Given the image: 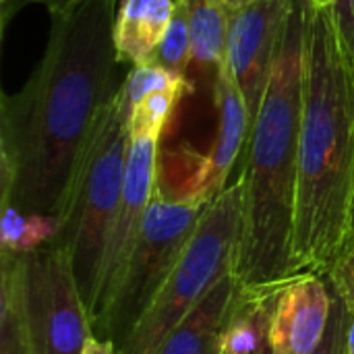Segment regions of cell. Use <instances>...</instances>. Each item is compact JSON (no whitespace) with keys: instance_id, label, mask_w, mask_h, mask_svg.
Segmentation results:
<instances>
[{"instance_id":"cb8c5ba5","label":"cell","mask_w":354,"mask_h":354,"mask_svg":"<svg viewBox=\"0 0 354 354\" xmlns=\"http://www.w3.org/2000/svg\"><path fill=\"white\" fill-rule=\"evenodd\" d=\"M85 0H35V4H44L50 12V17L54 15H64L73 8H77L79 4H83Z\"/></svg>"},{"instance_id":"f1b7e54d","label":"cell","mask_w":354,"mask_h":354,"mask_svg":"<svg viewBox=\"0 0 354 354\" xmlns=\"http://www.w3.org/2000/svg\"><path fill=\"white\" fill-rule=\"evenodd\" d=\"M307 2H311L313 6H332L334 4V0H307Z\"/></svg>"},{"instance_id":"4316f807","label":"cell","mask_w":354,"mask_h":354,"mask_svg":"<svg viewBox=\"0 0 354 354\" xmlns=\"http://www.w3.org/2000/svg\"><path fill=\"white\" fill-rule=\"evenodd\" d=\"M228 10H232V8H241V6H247V4H253V2H257V0H220Z\"/></svg>"},{"instance_id":"8992f818","label":"cell","mask_w":354,"mask_h":354,"mask_svg":"<svg viewBox=\"0 0 354 354\" xmlns=\"http://www.w3.org/2000/svg\"><path fill=\"white\" fill-rule=\"evenodd\" d=\"M203 209L205 205L168 199L160 187L156 189L133 255L104 315L93 328L95 338L112 340L116 351L129 342L131 334L187 249Z\"/></svg>"},{"instance_id":"5bb4252c","label":"cell","mask_w":354,"mask_h":354,"mask_svg":"<svg viewBox=\"0 0 354 354\" xmlns=\"http://www.w3.org/2000/svg\"><path fill=\"white\" fill-rule=\"evenodd\" d=\"M176 0H120L114 17L118 64H147L174 15Z\"/></svg>"},{"instance_id":"d6986e66","label":"cell","mask_w":354,"mask_h":354,"mask_svg":"<svg viewBox=\"0 0 354 354\" xmlns=\"http://www.w3.org/2000/svg\"><path fill=\"white\" fill-rule=\"evenodd\" d=\"M189 85V79L176 77L156 64H139L131 66L127 77L122 79L120 85V95L124 106L131 110L137 102H141L145 95L160 91V89H174V87H185Z\"/></svg>"},{"instance_id":"e0dca14e","label":"cell","mask_w":354,"mask_h":354,"mask_svg":"<svg viewBox=\"0 0 354 354\" xmlns=\"http://www.w3.org/2000/svg\"><path fill=\"white\" fill-rule=\"evenodd\" d=\"M191 62H193V37H191V25L187 19V12L183 8V4L176 0L174 4V15L172 21L158 46V50L153 52L149 64H156L176 77H185L189 79V71H191Z\"/></svg>"},{"instance_id":"2e32d148","label":"cell","mask_w":354,"mask_h":354,"mask_svg":"<svg viewBox=\"0 0 354 354\" xmlns=\"http://www.w3.org/2000/svg\"><path fill=\"white\" fill-rule=\"evenodd\" d=\"M0 354H33L23 284V253L0 249Z\"/></svg>"},{"instance_id":"30bf717a","label":"cell","mask_w":354,"mask_h":354,"mask_svg":"<svg viewBox=\"0 0 354 354\" xmlns=\"http://www.w3.org/2000/svg\"><path fill=\"white\" fill-rule=\"evenodd\" d=\"M214 102L218 110V131L212 149L199 158L193 176L187 183L183 201L207 205L212 203L226 187L230 185V172L243 160L249 135L251 120L243 95L232 79L228 62L220 68L214 85Z\"/></svg>"},{"instance_id":"ac0fdd59","label":"cell","mask_w":354,"mask_h":354,"mask_svg":"<svg viewBox=\"0 0 354 354\" xmlns=\"http://www.w3.org/2000/svg\"><path fill=\"white\" fill-rule=\"evenodd\" d=\"M189 85L174 89H160L145 95L129 110V133L131 135H149L162 137L168 118L172 116L176 104L187 93Z\"/></svg>"},{"instance_id":"44dd1931","label":"cell","mask_w":354,"mask_h":354,"mask_svg":"<svg viewBox=\"0 0 354 354\" xmlns=\"http://www.w3.org/2000/svg\"><path fill=\"white\" fill-rule=\"evenodd\" d=\"M332 290L340 297L346 311L354 315V247H348L326 276Z\"/></svg>"},{"instance_id":"83f0119b","label":"cell","mask_w":354,"mask_h":354,"mask_svg":"<svg viewBox=\"0 0 354 354\" xmlns=\"http://www.w3.org/2000/svg\"><path fill=\"white\" fill-rule=\"evenodd\" d=\"M354 247V199H353V216H351V236H348V243H346V249ZM344 249V251H346Z\"/></svg>"},{"instance_id":"5b68a950","label":"cell","mask_w":354,"mask_h":354,"mask_svg":"<svg viewBox=\"0 0 354 354\" xmlns=\"http://www.w3.org/2000/svg\"><path fill=\"white\" fill-rule=\"evenodd\" d=\"M243 212L245 185L239 176L205 205L178 263L118 354H158L187 313L226 274L236 272Z\"/></svg>"},{"instance_id":"7402d4cb","label":"cell","mask_w":354,"mask_h":354,"mask_svg":"<svg viewBox=\"0 0 354 354\" xmlns=\"http://www.w3.org/2000/svg\"><path fill=\"white\" fill-rule=\"evenodd\" d=\"M332 8V17L336 21V27L354 58V0H334Z\"/></svg>"},{"instance_id":"7a4b0ae2","label":"cell","mask_w":354,"mask_h":354,"mask_svg":"<svg viewBox=\"0 0 354 354\" xmlns=\"http://www.w3.org/2000/svg\"><path fill=\"white\" fill-rule=\"evenodd\" d=\"M292 274L328 276L346 249L354 199V58L330 6L307 2Z\"/></svg>"},{"instance_id":"3957f363","label":"cell","mask_w":354,"mask_h":354,"mask_svg":"<svg viewBox=\"0 0 354 354\" xmlns=\"http://www.w3.org/2000/svg\"><path fill=\"white\" fill-rule=\"evenodd\" d=\"M307 0H292L270 85L243 156V236L236 278L243 286L288 280L299 183V143L305 79Z\"/></svg>"},{"instance_id":"9a60e30c","label":"cell","mask_w":354,"mask_h":354,"mask_svg":"<svg viewBox=\"0 0 354 354\" xmlns=\"http://www.w3.org/2000/svg\"><path fill=\"white\" fill-rule=\"evenodd\" d=\"M187 12L193 37L191 68L203 75L207 83L216 85L220 68L226 64L228 39V8L220 0H178Z\"/></svg>"},{"instance_id":"603a6c76","label":"cell","mask_w":354,"mask_h":354,"mask_svg":"<svg viewBox=\"0 0 354 354\" xmlns=\"http://www.w3.org/2000/svg\"><path fill=\"white\" fill-rule=\"evenodd\" d=\"M27 4H35V0H0V21H2L0 25H2V29H6L10 19L19 10H23Z\"/></svg>"},{"instance_id":"d4e9b609","label":"cell","mask_w":354,"mask_h":354,"mask_svg":"<svg viewBox=\"0 0 354 354\" xmlns=\"http://www.w3.org/2000/svg\"><path fill=\"white\" fill-rule=\"evenodd\" d=\"M81 354H118L116 346L112 340H104V338H89V342L85 344Z\"/></svg>"},{"instance_id":"52a82bcc","label":"cell","mask_w":354,"mask_h":354,"mask_svg":"<svg viewBox=\"0 0 354 354\" xmlns=\"http://www.w3.org/2000/svg\"><path fill=\"white\" fill-rule=\"evenodd\" d=\"M25 311L33 354H81L93 338L68 251L54 239L23 253Z\"/></svg>"},{"instance_id":"7c38bea8","label":"cell","mask_w":354,"mask_h":354,"mask_svg":"<svg viewBox=\"0 0 354 354\" xmlns=\"http://www.w3.org/2000/svg\"><path fill=\"white\" fill-rule=\"evenodd\" d=\"M236 288V274H226L170 332L158 354H222L224 328Z\"/></svg>"},{"instance_id":"9c48e42d","label":"cell","mask_w":354,"mask_h":354,"mask_svg":"<svg viewBox=\"0 0 354 354\" xmlns=\"http://www.w3.org/2000/svg\"><path fill=\"white\" fill-rule=\"evenodd\" d=\"M158 137L149 135H131L124 164V180H122V197L116 216V226L112 232V241L106 255L102 292L97 301L95 315L91 319V330L97 326L104 315L110 297L133 255L137 245L145 212L149 201L158 189Z\"/></svg>"},{"instance_id":"484cf974","label":"cell","mask_w":354,"mask_h":354,"mask_svg":"<svg viewBox=\"0 0 354 354\" xmlns=\"http://www.w3.org/2000/svg\"><path fill=\"white\" fill-rule=\"evenodd\" d=\"M346 354H354V315L348 313V332H346Z\"/></svg>"},{"instance_id":"277c9868","label":"cell","mask_w":354,"mask_h":354,"mask_svg":"<svg viewBox=\"0 0 354 354\" xmlns=\"http://www.w3.org/2000/svg\"><path fill=\"white\" fill-rule=\"evenodd\" d=\"M129 137V108L118 89L102 112L77 168L66 205L58 220V232L52 236L68 251L89 322L97 309L106 255L120 207Z\"/></svg>"},{"instance_id":"8fae6325","label":"cell","mask_w":354,"mask_h":354,"mask_svg":"<svg viewBox=\"0 0 354 354\" xmlns=\"http://www.w3.org/2000/svg\"><path fill=\"white\" fill-rule=\"evenodd\" d=\"M334 292L328 278L305 272L286 280L272 324V354H313L322 344Z\"/></svg>"},{"instance_id":"ba28073f","label":"cell","mask_w":354,"mask_h":354,"mask_svg":"<svg viewBox=\"0 0 354 354\" xmlns=\"http://www.w3.org/2000/svg\"><path fill=\"white\" fill-rule=\"evenodd\" d=\"M292 0H257L228 10L226 62L243 95L251 127L263 102Z\"/></svg>"},{"instance_id":"4fadbf2b","label":"cell","mask_w":354,"mask_h":354,"mask_svg":"<svg viewBox=\"0 0 354 354\" xmlns=\"http://www.w3.org/2000/svg\"><path fill=\"white\" fill-rule=\"evenodd\" d=\"M284 282L243 286L239 282L222 338V354H272V324Z\"/></svg>"},{"instance_id":"ffe728a7","label":"cell","mask_w":354,"mask_h":354,"mask_svg":"<svg viewBox=\"0 0 354 354\" xmlns=\"http://www.w3.org/2000/svg\"><path fill=\"white\" fill-rule=\"evenodd\" d=\"M346 332H348V311L344 303L340 301V297L334 292V303H332V313H330L326 336L313 354H346Z\"/></svg>"},{"instance_id":"6da1fadb","label":"cell","mask_w":354,"mask_h":354,"mask_svg":"<svg viewBox=\"0 0 354 354\" xmlns=\"http://www.w3.org/2000/svg\"><path fill=\"white\" fill-rule=\"evenodd\" d=\"M120 0L54 15L41 60L0 100L2 214L60 220L102 112L118 93L114 17Z\"/></svg>"}]
</instances>
